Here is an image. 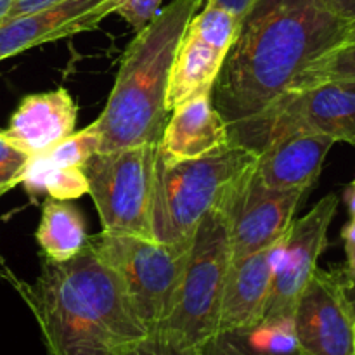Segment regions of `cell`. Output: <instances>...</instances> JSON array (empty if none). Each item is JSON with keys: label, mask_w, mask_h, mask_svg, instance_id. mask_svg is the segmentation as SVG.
<instances>
[{"label": "cell", "mask_w": 355, "mask_h": 355, "mask_svg": "<svg viewBox=\"0 0 355 355\" xmlns=\"http://www.w3.org/2000/svg\"><path fill=\"white\" fill-rule=\"evenodd\" d=\"M35 238L45 259L52 262L73 259L89 241L85 220L78 208L51 196L42 203V217Z\"/></svg>", "instance_id": "ac0fdd59"}, {"label": "cell", "mask_w": 355, "mask_h": 355, "mask_svg": "<svg viewBox=\"0 0 355 355\" xmlns=\"http://www.w3.org/2000/svg\"><path fill=\"white\" fill-rule=\"evenodd\" d=\"M33 314L49 355H123L148 331L123 281L87 241L66 262H42L33 283H10Z\"/></svg>", "instance_id": "7a4b0ae2"}, {"label": "cell", "mask_w": 355, "mask_h": 355, "mask_svg": "<svg viewBox=\"0 0 355 355\" xmlns=\"http://www.w3.org/2000/svg\"><path fill=\"white\" fill-rule=\"evenodd\" d=\"M305 194L304 191L270 189L253 166L229 203L232 262L283 239Z\"/></svg>", "instance_id": "8fae6325"}, {"label": "cell", "mask_w": 355, "mask_h": 355, "mask_svg": "<svg viewBox=\"0 0 355 355\" xmlns=\"http://www.w3.org/2000/svg\"><path fill=\"white\" fill-rule=\"evenodd\" d=\"M120 0H61L0 23V61L37 45L90 31L114 14Z\"/></svg>", "instance_id": "4fadbf2b"}, {"label": "cell", "mask_w": 355, "mask_h": 355, "mask_svg": "<svg viewBox=\"0 0 355 355\" xmlns=\"http://www.w3.org/2000/svg\"><path fill=\"white\" fill-rule=\"evenodd\" d=\"M89 245L123 281L135 315L148 335L158 331L173 307L191 248L104 231L89 236Z\"/></svg>", "instance_id": "8992f818"}, {"label": "cell", "mask_w": 355, "mask_h": 355, "mask_svg": "<svg viewBox=\"0 0 355 355\" xmlns=\"http://www.w3.org/2000/svg\"><path fill=\"white\" fill-rule=\"evenodd\" d=\"M55 2H61V0H14L6 19H12V17L23 16V14H28V12H33V10L44 9V7L52 6V3H55Z\"/></svg>", "instance_id": "4316f807"}, {"label": "cell", "mask_w": 355, "mask_h": 355, "mask_svg": "<svg viewBox=\"0 0 355 355\" xmlns=\"http://www.w3.org/2000/svg\"><path fill=\"white\" fill-rule=\"evenodd\" d=\"M158 144L97 151L83 165L104 232L153 239L151 205Z\"/></svg>", "instance_id": "52a82bcc"}, {"label": "cell", "mask_w": 355, "mask_h": 355, "mask_svg": "<svg viewBox=\"0 0 355 355\" xmlns=\"http://www.w3.org/2000/svg\"><path fill=\"white\" fill-rule=\"evenodd\" d=\"M342 239L343 246H345V257L347 262L342 267L343 272L354 276L355 274V218H350L345 225L342 227Z\"/></svg>", "instance_id": "484cf974"}, {"label": "cell", "mask_w": 355, "mask_h": 355, "mask_svg": "<svg viewBox=\"0 0 355 355\" xmlns=\"http://www.w3.org/2000/svg\"><path fill=\"white\" fill-rule=\"evenodd\" d=\"M340 198L328 194L302 218L291 222L283 239L279 260L274 270L272 288L263 319L295 318V309L318 269L319 257L328 246V232Z\"/></svg>", "instance_id": "9c48e42d"}, {"label": "cell", "mask_w": 355, "mask_h": 355, "mask_svg": "<svg viewBox=\"0 0 355 355\" xmlns=\"http://www.w3.org/2000/svg\"><path fill=\"white\" fill-rule=\"evenodd\" d=\"M203 3H215V6L222 7V9L229 10L231 14H234L239 21L243 19L246 12H248L250 6H252L253 0H201Z\"/></svg>", "instance_id": "83f0119b"}, {"label": "cell", "mask_w": 355, "mask_h": 355, "mask_svg": "<svg viewBox=\"0 0 355 355\" xmlns=\"http://www.w3.org/2000/svg\"><path fill=\"white\" fill-rule=\"evenodd\" d=\"M286 355H302L300 350H297V352H291V354H286Z\"/></svg>", "instance_id": "e575fe53"}, {"label": "cell", "mask_w": 355, "mask_h": 355, "mask_svg": "<svg viewBox=\"0 0 355 355\" xmlns=\"http://www.w3.org/2000/svg\"><path fill=\"white\" fill-rule=\"evenodd\" d=\"M335 3L340 9V12H342L347 19H355V0H335Z\"/></svg>", "instance_id": "4dcf8cb0"}, {"label": "cell", "mask_w": 355, "mask_h": 355, "mask_svg": "<svg viewBox=\"0 0 355 355\" xmlns=\"http://www.w3.org/2000/svg\"><path fill=\"white\" fill-rule=\"evenodd\" d=\"M333 146V139L315 132H284L270 139L257 155L255 173L270 189L309 193Z\"/></svg>", "instance_id": "9a60e30c"}, {"label": "cell", "mask_w": 355, "mask_h": 355, "mask_svg": "<svg viewBox=\"0 0 355 355\" xmlns=\"http://www.w3.org/2000/svg\"><path fill=\"white\" fill-rule=\"evenodd\" d=\"M241 21L229 10L203 3L191 17L173 58L166 107L207 90H214L217 76L227 59Z\"/></svg>", "instance_id": "ba28073f"}, {"label": "cell", "mask_w": 355, "mask_h": 355, "mask_svg": "<svg viewBox=\"0 0 355 355\" xmlns=\"http://www.w3.org/2000/svg\"><path fill=\"white\" fill-rule=\"evenodd\" d=\"M30 162L31 156L0 130V196L21 184Z\"/></svg>", "instance_id": "7402d4cb"}, {"label": "cell", "mask_w": 355, "mask_h": 355, "mask_svg": "<svg viewBox=\"0 0 355 355\" xmlns=\"http://www.w3.org/2000/svg\"><path fill=\"white\" fill-rule=\"evenodd\" d=\"M214 90H207L170 111L168 121L158 144L159 155L173 162L211 155L229 146L224 120L214 106Z\"/></svg>", "instance_id": "e0dca14e"}, {"label": "cell", "mask_w": 355, "mask_h": 355, "mask_svg": "<svg viewBox=\"0 0 355 355\" xmlns=\"http://www.w3.org/2000/svg\"><path fill=\"white\" fill-rule=\"evenodd\" d=\"M255 163V153L232 144L182 162L165 158L158 151L151 205L153 239L191 248L205 215L231 201Z\"/></svg>", "instance_id": "277c9868"}, {"label": "cell", "mask_w": 355, "mask_h": 355, "mask_svg": "<svg viewBox=\"0 0 355 355\" xmlns=\"http://www.w3.org/2000/svg\"><path fill=\"white\" fill-rule=\"evenodd\" d=\"M229 203L208 211L198 225L173 307L156 331L182 347L201 349L218 333L222 297L232 266Z\"/></svg>", "instance_id": "5b68a950"}, {"label": "cell", "mask_w": 355, "mask_h": 355, "mask_svg": "<svg viewBox=\"0 0 355 355\" xmlns=\"http://www.w3.org/2000/svg\"><path fill=\"white\" fill-rule=\"evenodd\" d=\"M78 106L66 89L30 94L12 113L6 135L33 156L54 148L75 132Z\"/></svg>", "instance_id": "2e32d148"}, {"label": "cell", "mask_w": 355, "mask_h": 355, "mask_svg": "<svg viewBox=\"0 0 355 355\" xmlns=\"http://www.w3.org/2000/svg\"><path fill=\"white\" fill-rule=\"evenodd\" d=\"M21 184L33 201L42 194H49L55 200L69 201L89 193V184L83 168L54 165L42 156L31 158Z\"/></svg>", "instance_id": "d6986e66"}, {"label": "cell", "mask_w": 355, "mask_h": 355, "mask_svg": "<svg viewBox=\"0 0 355 355\" xmlns=\"http://www.w3.org/2000/svg\"><path fill=\"white\" fill-rule=\"evenodd\" d=\"M123 355H203L201 349H191V347H182L179 343L172 342V340L165 338L162 335H153L144 336L128 347Z\"/></svg>", "instance_id": "603a6c76"}, {"label": "cell", "mask_w": 355, "mask_h": 355, "mask_svg": "<svg viewBox=\"0 0 355 355\" xmlns=\"http://www.w3.org/2000/svg\"><path fill=\"white\" fill-rule=\"evenodd\" d=\"M342 269V267H340ZM342 277H343V288H345V295L350 302V307H352L355 314V274L354 276H349V274L343 272L342 269Z\"/></svg>", "instance_id": "f546056e"}, {"label": "cell", "mask_w": 355, "mask_h": 355, "mask_svg": "<svg viewBox=\"0 0 355 355\" xmlns=\"http://www.w3.org/2000/svg\"><path fill=\"white\" fill-rule=\"evenodd\" d=\"M302 355H355V314L343 288L342 269H315L295 309Z\"/></svg>", "instance_id": "30bf717a"}, {"label": "cell", "mask_w": 355, "mask_h": 355, "mask_svg": "<svg viewBox=\"0 0 355 355\" xmlns=\"http://www.w3.org/2000/svg\"><path fill=\"white\" fill-rule=\"evenodd\" d=\"M349 24L335 0H253L211 92L232 146L262 151L274 111L345 42Z\"/></svg>", "instance_id": "6da1fadb"}, {"label": "cell", "mask_w": 355, "mask_h": 355, "mask_svg": "<svg viewBox=\"0 0 355 355\" xmlns=\"http://www.w3.org/2000/svg\"><path fill=\"white\" fill-rule=\"evenodd\" d=\"M245 335L253 350L262 355H286L298 350L295 318L262 319Z\"/></svg>", "instance_id": "ffe728a7"}, {"label": "cell", "mask_w": 355, "mask_h": 355, "mask_svg": "<svg viewBox=\"0 0 355 355\" xmlns=\"http://www.w3.org/2000/svg\"><path fill=\"white\" fill-rule=\"evenodd\" d=\"M342 198H343V203H345L347 210H349L350 218H355V177L345 186Z\"/></svg>", "instance_id": "f1b7e54d"}, {"label": "cell", "mask_w": 355, "mask_h": 355, "mask_svg": "<svg viewBox=\"0 0 355 355\" xmlns=\"http://www.w3.org/2000/svg\"><path fill=\"white\" fill-rule=\"evenodd\" d=\"M283 239L232 262L222 297L218 331L248 333L262 321L269 304L274 270L283 250Z\"/></svg>", "instance_id": "5bb4252c"}, {"label": "cell", "mask_w": 355, "mask_h": 355, "mask_svg": "<svg viewBox=\"0 0 355 355\" xmlns=\"http://www.w3.org/2000/svg\"><path fill=\"white\" fill-rule=\"evenodd\" d=\"M290 130H311L355 146V80H322L291 94L270 116L263 148Z\"/></svg>", "instance_id": "7c38bea8"}, {"label": "cell", "mask_w": 355, "mask_h": 355, "mask_svg": "<svg viewBox=\"0 0 355 355\" xmlns=\"http://www.w3.org/2000/svg\"><path fill=\"white\" fill-rule=\"evenodd\" d=\"M322 80H355V42L342 44L326 54L305 76L298 90ZM297 90V92H298Z\"/></svg>", "instance_id": "44dd1931"}, {"label": "cell", "mask_w": 355, "mask_h": 355, "mask_svg": "<svg viewBox=\"0 0 355 355\" xmlns=\"http://www.w3.org/2000/svg\"><path fill=\"white\" fill-rule=\"evenodd\" d=\"M350 42H355V19L350 21L349 30H347V37L343 44H350Z\"/></svg>", "instance_id": "836d02e7"}, {"label": "cell", "mask_w": 355, "mask_h": 355, "mask_svg": "<svg viewBox=\"0 0 355 355\" xmlns=\"http://www.w3.org/2000/svg\"><path fill=\"white\" fill-rule=\"evenodd\" d=\"M203 355H262L250 347L245 335L231 331H218L203 347Z\"/></svg>", "instance_id": "d4e9b609"}, {"label": "cell", "mask_w": 355, "mask_h": 355, "mask_svg": "<svg viewBox=\"0 0 355 355\" xmlns=\"http://www.w3.org/2000/svg\"><path fill=\"white\" fill-rule=\"evenodd\" d=\"M162 2L163 0H120L114 14L123 17L135 33H139L159 12Z\"/></svg>", "instance_id": "cb8c5ba5"}, {"label": "cell", "mask_w": 355, "mask_h": 355, "mask_svg": "<svg viewBox=\"0 0 355 355\" xmlns=\"http://www.w3.org/2000/svg\"><path fill=\"white\" fill-rule=\"evenodd\" d=\"M14 0H0V23H2L3 19L7 17V14H9V9L10 6H12Z\"/></svg>", "instance_id": "d6a6232c"}, {"label": "cell", "mask_w": 355, "mask_h": 355, "mask_svg": "<svg viewBox=\"0 0 355 355\" xmlns=\"http://www.w3.org/2000/svg\"><path fill=\"white\" fill-rule=\"evenodd\" d=\"M0 279H6V281H9V283H12V281L16 279V276L12 274V270L6 266V262H3L2 259H0Z\"/></svg>", "instance_id": "1f68e13d"}, {"label": "cell", "mask_w": 355, "mask_h": 355, "mask_svg": "<svg viewBox=\"0 0 355 355\" xmlns=\"http://www.w3.org/2000/svg\"><path fill=\"white\" fill-rule=\"evenodd\" d=\"M201 0H173L142 28L121 58L116 82L94 123L99 151L159 144L168 121L166 107L173 58Z\"/></svg>", "instance_id": "3957f363"}]
</instances>
